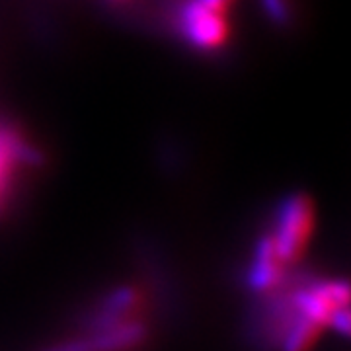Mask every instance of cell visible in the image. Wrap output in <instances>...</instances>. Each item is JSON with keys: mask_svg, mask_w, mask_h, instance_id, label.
Segmentation results:
<instances>
[{"mask_svg": "<svg viewBox=\"0 0 351 351\" xmlns=\"http://www.w3.org/2000/svg\"><path fill=\"white\" fill-rule=\"evenodd\" d=\"M201 2H205V4H209V6H213V8H219V10H225L228 8V4L232 2V0H201Z\"/></svg>", "mask_w": 351, "mask_h": 351, "instance_id": "7", "label": "cell"}, {"mask_svg": "<svg viewBox=\"0 0 351 351\" xmlns=\"http://www.w3.org/2000/svg\"><path fill=\"white\" fill-rule=\"evenodd\" d=\"M314 225L316 211L308 195L293 193L281 203V207L277 209L276 225L269 234L285 265H293L304 256L314 234Z\"/></svg>", "mask_w": 351, "mask_h": 351, "instance_id": "1", "label": "cell"}, {"mask_svg": "<svg viewBox=\"0 0 351 351\" xmlns=\"http://www.w3.org/2000/svg\"><path fill=\"white\" fill-rule=\"evenodd\" d=\"M180 27L189 43L201 51L219 49L228 39L225 10L213 8L201 0H189L182 6Z\"/></svg>", "mask_w": 351, "mask_h": 351, "instance_id": "3", "label": "cell"}, {"mask_svg": "<svg viewBox=\"0 0 351 351\" xmlns=\"http://www.w3.org/2000/svg\"><path fill=\"white\" fill-rule=\"evenodd\" d=\"M149 338L143 318L110 328H88L86 334L61 341L43 351H135Z\"/></svg>", "mask_w": 351, "mask_h": 351, "instance_id": "2", "label": "cell"}, {"mask_svg": "<svg viewBox=\"0 0 351 351\" xmlns=\"http://www.w3.org/2000/svg\"><path fill=\"white\" fill-rule=\"evenodd\" d=\"M287 267L277 254L271 234H263L254 248L250 267L246 271V285L256 295H271L283 285Z\"/></svg>", "mask_w": 351, "mask_h": 351, "instance_id": "4", "label": "cell"}, {"mask_svg": "<svg viewBox=\"0 0 351 351\" xmlns=\"http://www.w3.org/2000/svg\"><path fill=\"white\" fill-rule=\"evenodd\" d=\"M262 6L265 14L276 22V24H287L289 22V4L287 0H262Z\"/></svg>", "mask_w": 351, "mask_h": 351, "instance_id": "6", "label": "cell"}, {"mask_svg": "<svg viewBox=\"0 0 351 351\" xmlns=\"http://www.w3.org/2000/svg\"><path fill=\"white\" fill-rule=\"evenodd\" d=\"M18 162H38V154L14 131L0 127V209L8 197L14 166Z\"/></svg>", "mask_w": 351, "mask_h": 351, "instance_id": "5", "label": "cell"}]
</instances>
